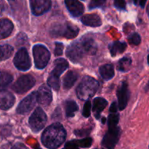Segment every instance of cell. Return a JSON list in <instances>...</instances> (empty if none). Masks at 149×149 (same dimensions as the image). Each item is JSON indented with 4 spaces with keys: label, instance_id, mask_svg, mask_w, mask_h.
Wrapping results in <instances>:
<instances>
[{
    "label": "cell",
    "instance_id": "cell-40",
    "mask_svg": "<svg viewBox=\"0 0 149 149\" xmlns=\"http://www.w3.org/2000/svg\"><path fill=\"white\" fill-rule=\"evenodd\" d=\"M139 4H140V7H145V4H146V1H139Z\"/></svg>",
    "mask_w": 149,
    "mask_h": 149
},
{
    "label": "cell",
    "instance_id": "cell-35",
    "mask_svg": "<svg viewBox=\"0 0 149 149\" xmlns=\"http://www.w3.org/2000/svg\"><path fill=\"white\" fill-rule=\"evenodd\" d=\"M64 149H79V148H78V146H77V145L76 144L75 141H72L66 143Z\"/></svg>",
    "mask_w": 149,
    "mask_h": 149
},
{
    "label": "cell",
    "instance_id": "cell-33",
    "mask_svg": "<svg viewBox=\"0 0 149 149\" xmlns=\"http://www.w3.org/2000/svg\"><path fill=\"white\" fill-rule=\"evenodd\" d=\"M55 49H54V54L56 56H60L63 53V49H64V45L62 43L60 42H56L55 44Z\"/></svg>",
    "mask_w": 149,
    "mask_h": 149
},
{
    "label": "cell",
    "instance_id": "cell-13",
    "mask_svg": "<svg viewBox=\"0 0 149 149\" xmlns=\"http://www.w3.org/2000/svg\"><path fill=\"white\" fill-rule=\"evenodd\" d=\"M31 10L35 15H41L51 9V1L50 0H31Z\"/></svg>",
    "mask_w": 149,
    "mask_h": 149
},
{
    "label": "cell",
    "instance_id": "cell-14",
    "mask_svg": "<svg viewBox=\"0 0 149 149\" xmlns=\"http://www.w3.org/2000/svg\"><path fill=\"white\" fill-rule=\"evenodd\" d=\"M37 93V100L43 106H49L52 101V93L49 87L46 85H42L38 89Z\"/></svg>",
    "mask_w": 149,
    "mask_h": 149
},
{
    "label": "cell",
    "instance_id": "cell-10",
    "mask_svg": "<svg viewBox=\"0 0 149 149\" xmlns=\"http://www.w3.org/2000/svg\"><path fill=\"white\" fill-rule=\"evenodd\" d=\"M66 55L72 63H78L85 55L83 49L79 41L73 42L66 51Z\"/></svg>",
    "mask_w": 149,
    "mask_h": 149
},
{
    "label": "cell",
    "instance_id": "cell-31",
    "mask_svg": "<svg viewBox=\"0 0 149 149\" xmlns=\"http://www.w3.org/2000/svg\"><path fill=\"white\" fill-rule=\"evenodd\" d=\"M91 102L89 100H87L86 102L84 105V107H83V115L84 117L87 118L89 117L91 115Z\"/></svg>",
    "mask_w": 149,
    "mask_h": 149
},
{
    "label": "cell",
    "instance_id": "cell-24",
    "mask_svg": "<svg viewBox=\"0 0 149 149\" xmlns=\"http://www.w3.org/2000/svg\"><path fill=\"white\" fill-rule=\"evenodd\" d=\"M66 116L67 117H72L74 116L76 112L78 111V106L77 103L73 100H67L64 103Z\"/></svg>",
    "mask_w": 149,
    "mask_h": 149
},
{
    "label": "cell",
    "instance_id": "cell-37",
    "mask_svg": "<svg viewBox=\"0 0 149 149\" xmlns=\"http://www.w3.org/2000/svg\"><path fill=\"white\" fill-rule=\"evenodd\" d=\"M110 113H116L117 112L116 103L113 102V103H112V105L110 106Z\"/></svg>",
    "mask_w": 149,
    "mask_h": 149
},
{
    "label": "cell",
    "instance_id": "cell-27",
    "mask_svg": "<svg viewBox=\"0 0 149 149\" xmlns=\"http://www.w3.org/2000/svg\"><path fill=\"white\" fill-rule=\"evenodd\" d=\"M13 77L7 71H0V87H5L13 81Z\"/></svg>",
    "mask_w": 149,
    "mask_h": 149
},
{
    "label": "cell",
    "instance_id": "cell-17",
    "mask_svg": "<svg viewBox=\"0 0 149 149\" xmlns=\"http://www.w3.org/2000/svg\"><path fill=\"white\" fill-rule=\"evenodd\" d=\"M70 14L74 17L80 16L84 12V5L76 0H67L64 1Z\"/></svg>",
    "mask_w": 149,
    "mask_h": 149
},
{
    "label": "cell",
    "instance_id": "cell-11",
    "mask_svg": "<svg viewBox=\"0 0 149 149\" xmlns=\"http://www.w3.org/2000/svg\"><path fill=\"white\" fill-rule=\"evenodd\" d=\"M37 101V93L33 92L19 103L16 111L19 114H25L33 109Z\"/></svg>",
    "mask_w": 149,
    "mask_h": 149
},
{
    "label": "cell",
    "instance_id": "cell-7",
    "mask_svg": "<svg viewBox=\"0 0 149 149\" xmlns=\"http://www.w3.org/2000/svg\"><path fill=\"white\" fill-rule=\"evenodd\" d=\"M35 84V79L31 75H22L12 87L13 91L18 94H23L29 91Z\"/></svg>",
    "mask_w": 149,
    "mask_h": 149
},
{
    "label": "cell",
    "instance_id": "cell-4",
    "mask_svg": "<svg viewBox=\"0 0 149 149\" xmlns=\"http://www.w3.org/2000/svg\"><path fill=\"white\" fill-rule=\"evenodd\" d=\"M79 29L77 26H74L71 23L64 24L56 25L52 28L51 33L55 37H64L67 39H74L78 34Z\"/></svg>",
    "mask_w": 149,
    "mask_h": 149
},
{
    "label": "cell",
    "instance_id": "cell-26",
    "mask_svg": "<svg viewBox=\"0 0 149 149\" xmlns=\"http://www.w3.org/2000/svg\"><path fill=\"white\" fill-rule=\"evenodd\" d=\"M131 65V59L128 57H124L122 59L120 60L118 63L117 68L118 71L122 72H127L129 71Z\"/></svg>",
    "mask_w": 149,
    "mask_h": 149
},
{
    "label": "cell",
    "instance_id": "cell-23",
    "mask_svg": "<svg viewBox=\"0 0 149 149\" xmlns=\"http://www.w3.org/2000/svg\"><path fill=\"white\" fill-rule=\"evenodd\" d=\"M99 73L102 79L105 80H110L113 78L115 75L114 67L112 64H105L99 68Z\"/></svg>",
    "mask_w": 149,
    "mask_h": 149
},
{
    "label": "cell",
    "instance_id": "cell-42",
    "mask_svg": "<svg viewBox=\"0 0 149 149\" xmlns=\"http://www.w3.org/2000/svg\"><path fill=\"white\" fill-rule=\"evenodd\" d=\"M147 13H148V16H149V4L148 5V7H147Z\"/></svg>",
    "mask_w": 149,
    "mask_h": 149
},
{
    "label": "cell",
    "instance_id": "cell-16",
    "mask_svg": "<svg viewBox=\"0 0 149 149\" xmlns=\"http://www.w3.org/2000/svg\"><path fill=\"white\" fill-rule=\"evenodd\" d=\"M15 103V97L10 92L0 90V109L7 110Z\"/></svg>",
    "mask_w": 149,
    "mask_h": 149
},
{
    "label": "cell",
    "instance_id": "cell-29",
    "mask_svg": "<svg viewBox=\"0 0 149 149\" xmlns=\"http://www.w3.org/2000/svg\"><path fill=\"white\" fill-rule=\"evenodd\" d=\"M128 40L130 44L134 45H139L141 42V37L137 33H133L128 37Z\"/></svg>",
    "mask_w": 149,
    "mask_h": 149
},
{
    "label": "cell",
    "instance_id": "cell-34",
    "mask_svg": "<svg viewBox=\"0 0 149 149\" xmlns=\"http://www.w3.org/2000/svg\"><path fill=\"white\" fill-rule=\"evenodd\" d=\"M114 5L117 9L120 10H126V2L123 0H116L114 1Z\"/></svg>",
    "mask_w": 149,
    "mask_h": 149
},
{
    "label": "cell",
    "instance_id": "cell-5",
    "mask_svg": "<svg viewBox=\"0 0 149 149\" xmlns=\"http://www.w3.org/2000/svg\"><path fill=\"white\" fill-rule=\"evenodd\" d=\"M33 56L35 66L38 69H42L48 65L51 58V54L46 47L42 45H36L34 46Z\"/></svg>",
    "mask_w": 149,
    "mask_h": 149
},
{
    "label": "cell",
    "instance_id": "cell-28",
    "mask_svg": "<svg viewBox=\"0 0 149 149\" xmlns=\"http://www.w3.org/2000/svg\"><path fill=\"white\" fill-rule=\"evenodd\" d=\"M119 121V115L117 113H111L108 117V127H117Z\"/></svg>",
    "mask_w": 149,
    "mask_h": 149
},
{
    "label": "cell",
    "instance_id": "cell-8",
    "mask_svg": "<svg viewBox=\"0 0 149 149\" xmlns=\"http://www.w3.org/2000/svg\"><path fill=\"white\" fill-rule=\"evenodd\" d=\"M13 63L20 71H26L32 66V61L26 48H20L15 55Z\"/></svg>",
    "mask_w": 149,
    "mask_h": 149
},
{
    "label": "cell",
    "instance_id": "cell-39",
    "mask_svg": "<svg viewBox=\"0 0 149 149\" xmlns=\"http://www.w3.org/2000/svg\"><path fill=\"white\" fill-rule=\"evenodd\" d=\"M4 8H5V7H4V3L3 2V1H0V15H1L2 14L3 12H4Z\"/></svg>",
    "mask_w": 149,
    "mask_h": 149
},
{
    "label": "cell",
    "instance_id": "cell-12",
    "mask_svg": "<svg viewBox=\"0 0 149 149\" xmlns=\"http://www.w3.org/2000/svg\"><path fill=\"white\" fill-rule=\"evenodd\" d=\"M117 97L118 100V108L120 110H124L127 106L129 98V91L128 83L126 81H122L117 90Z\"/></svg>",
    "mask_w": 149,
    "mask_h": 149
},
{
    "label": "cell",
    "instance_id": "cell-36",
    "mask_svg": "<svg viewBox=\"0 0 149 149\" xmlns=\"http://www.w3.org/2000/svg\"><path fill=\"white\" fill-rule=\"evenodd\" d=\"M89 132H90V130H79L74 131V133L77 136H83V135H88Z\"/></svg>",
    "mask_w": 149,
    "mask_h": 149
},
{
    "label": "cell",
    "instance_id": "cell-32",
    "mask_svg": "<svg viewBox=\"0 0 149 149\" xmlns=\"http://www.w3.org/2000/svg\"><path fill=\"white\" fill-rule=\"evenodd\" d=\"M105 1H103V0H96V1H91L89 4V7L90 10L91 9L96 8V7H101L105 4Z\"/></svg>",
    "mask_w": 149,
    "mask_h": 149
},
{
    "label": "cell",
    "instance_id": "cell-18",
    "mask_svg": "<svg viewBox=\"0 0 149 149\" xmlns=\"http://www.w3.org/2000/svg\"><path fill=\"white\" fill-rule=\"evenodd\" d=\"M13 23L9 19H0V39L8 37L13 31Z\"/></svg>",
    "mask_w": 149,
    "mask_h": 149
},
{
    "label": "cell",
    "instance_id": "cell-45",
    "mask_svg": "<svg viewBox=\"0 0 149 149\" xmlns=\"http://www.w3.org/2000/svg\"><path fill=\"white\" fill-rule=\"evenodd\" d=\"M94 149H97V148H94Z\"/></svg>",
    "mask_w": 149,
    "mask_h": 149
},
{
    "label": "cell",
    "instance_id": "cell-1",
    "mask_svg": "<svg viewBox=\"0 0 149 149\" xmlns=\"http://www.w3.org/2000/svg\"><path fill=\"white\" fill-rule=\"evenodd\" d=\"M67 132L59 123L51 125L45 129L42 135V143L48 149H56L64 142Z\"/></svg>",
    "mask_w": 149,
    "mask_h": 149
},
{
    "label": "cell",
    "instance_id": "cell-38",
    "mask_svg": "<svg viewBox=\"0 0 149 149\" xmlns=\"http://www.w3.org/2000/svg\"><path fill=\"white\" fill-rule=\"evenodd\" d=\"M11 149H27V148L23 144L18 143H16Z\"/></svg>",
    "mask_w": 149,
    "mask_h": 149
},
{
    "label": "cell",
    "instance_id": "cell-19",
    "mask_svg": "<svg viewBox=\"0 0 149 149\" xmlns=\"http://www.w3.org/2000/svg\"><path fill=\"white\" fill-rule=\"evenodd\" d=\"M81 22L84 25L91 27H98L102 25V20L98 15L89 14L83 16Z\"/></svg>",
    "mask_w": 149,
    "mask_h": 149
},
{
    "label": "cell",
    "instance_id": "cell-9",
    "mask_svg": "<svg viewBox=\"0 0 149 149\" xmlns=\"http://www.w3.org/2000/svg\"><path fill=\"white\" fill-rule=\"evenodd\" d=\"M120 135L121 130L118 126L110 127L108 128V131L104 136L102 145L108 149H114L115 145L118 142Z\"/></svg>",
    "mask_w": 149,
    "mask_h": 149
},
{
    "label": "cell",
    "instance_id": "cell-43",
    "mask_svg": "<svg viewBox=\"0 0 149 149\" xmlns=\"http://www.w3.org/2000/svg\"><path fill=\"white\" fill-rule=\"evenodd\" d=\"M147 61H148V63L149 64V55H148V58H147Z\"/></svg>",
    "mask_w": 149,
    "mask_h": 149
},
{
    "label": "cell",
    "instance_id": "cell-2",
    "mask_svg": "<svg viewBox=\"0 0 149 149\" xmlns=\"http://www.w3.org/2000/svg\"><path fill=\"white\" fill-rule=\"evenodd\" d=\"M99 87V83L95 79L86 76L76 89V93L79 99L82 100H89L93 97Z\"/></svg>",
    "mask_w": 149,
    "mask_h": 149
},
{
    "label": "cell",
    "instance_id": "cell-22",
    "mask_svg": "<svg viewBox=\"0 0 149 149\" xmlns=\"http://www.w3.org/2000/svg\"><path fill=\"white\" fill-rule=\"evenodd\" d=\"M126 49H127V44L125 42L115 41L109 45L110 52L112 56H116L119 54H121L125 51Z\"/></svg>",
    "mask_w": 149,
    "mask_h": 149
},
{
    "label": "cell",
    "instance_id": "cell-44",
    "mask_svg": "<svg viewBox=\"0 0 149 149\" xmlns=\"http://www.w3.org/2000/svg\"><path fill=\"white\" fill-rule=\"evenodd\" d=\"M35 149H42V148H35Z\"/></svg>",
    "mask_w": 149,
    "mask_h": 149
},
{
    "label": "cell",
    "instance_id": "cell-15",
    "mask_svg": "<svg viewBox=\"0 0 149 149\" xmlns=\"http://www.w3.org/2000/svg\"><path fill=\"white\" fill-rule=\"evenodd\" d=\"M85 55H94L97 50V45L95 41L89 36H84L79 40Z\"/></svg>",
    "mask_w": 149,
    "mask_h": 149
},
{
    "label": "cell",
    "instance_id": "cell-41",
    "mask_svg": "<svg viewBox=\"0 0 149 149\" xmlns=\"http://www.w3.org/2000/svg\"><path fill=\"white\" fill-rule=\"evenodd\" d=\"M145 92L148 91L149 90V81H148V82L147 85L145 86Z\"/></svg>",
    "mask_w": 149,
    "mask_h": 149
},
{
    "label": "cell",
    "instance_id": "cell-20",
    "mask_svg": "<svg viewBox=\"0 0 149 149\" xmlns=\"http://www.w3.org/2000/svg\"><path fill=\"white\" fill-rule=\"evenodd\" d=\"M108 106V101L102 97H96L93 102V112L95 117L99 119L102 111Z\"/></svg>",
    "mask_w": 149,
    "mask_h": 149
},
{
    "label": "cell",
    "instance_id": "cell-6",
    "mask_svg": "<svg viewBox=\"0 0 149 149\" xmlns=\"http://www.w3.org/2000/svg\"><path fill=\"white\" fill-rule=\"evenodd\" d=\"M47 115L40 107L34 110L29 119V123L32 131L38 132L42 130L47 122Z\"/></svg>",
    "mask_w": 149,
    "mask_h": 149
},
{
    "label": "cell",
    "instance_id": "cell-21",
    "mask_svg": "<svg viewBox=\"0 0 149 149\" xmlns=\"http://www.w3.org/2000/svg\"><path fill=\"white\" fill-rule=\"evenodd\" d=\"M78 78V75L76 72L72 71H70L66 74L63 79V87L65 90H70L72 87L75 81Z\"/></svg>",
    "mask_w": 149,
    "mask_h": 149
},
{
    "label": "cell",
    "instance_id": "cell-30",
    "mask_svg": "<svg viewBox=\"0 0 149 149\" xmlns=\"http://www.w3.org/2000/svg\"><path fill=\"white\" fill-rule=\"evenodd\" d=\"M75 143L77 146H80L82 148H89L92 144V139L91 138H86L75 141Z\"/></svg>",
    "mask_w": 149,
    "mask_h": 149
},
{
    "label": "cell",
    "instance_id": "cell-3",
    "mask_svg": "<svg viewBox=\"0 0 149 149\" xmlns=\"http://www.w3.org/2000/svg\"><path fill=\"white\" fill-rule=\"evenodd\" d=\"M68 67V62L64 58H58L54 61V68L48 79V84L56 91L60 88V76Z\"/></svg>",
    "mask_w": 149,
    "mask_h": 149
},
{
    "label": "cell",
    "instance_id": "cell-25",
    "mask_svg": "<svg viewBox=\"0 0 149 149\" xmlns=\"http://www.w3.org/2000/svg\"><path fill=\"white\" fill-rule=\"evenodd\" d=\"M13 48L9 45H0V62L8 59L13 55Z\"/></svg>",
    "mask_w": 149,
    "mask_h": 149
}]
</instances>
